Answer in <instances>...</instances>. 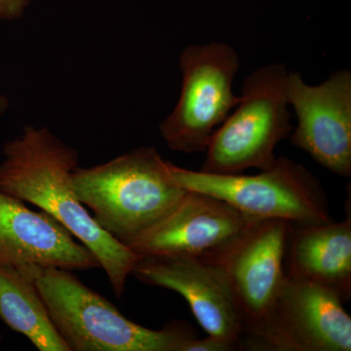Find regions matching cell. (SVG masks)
Segmentation results:
<instances>
[{
  "label": "cell",
  "instance_id": "1",
  "mask_svg": "<svg viewBox=\"0 0 351 351\" xmlns=\"http://www.w3.org/2000/svg\"><path fill=\"white\" fill-rule=\"evenodd\" d=\"M0 163V191L40 208L93 254L119 299L142 256L108 234L76 195L71 174L78 154L47 128L27 126L6 143Z\"/></svg>",
  "mask_w": 351,
  "mask_h": 351
},
{
  "label": "cell",
  "instance_id": "2",
  "mask_svg": "<svg viewBox=\"0 0 351 351\" xmlns=\"http://www.w3.org/2000/svg\"><path fill=\"white\" fill-rule=\"evenodd\" d=\"M71 179L97 223L125 246L162 219L186 191L152 147L94 167H76Z\"/></svg>",
  "mask_w": 351,
  "mask_h": 351
},
{
  "label": "cell",
  "instance_id": "3",
  "mask_svg": "<svg viewBox=\"0 0 351 351\" xmlns=\"http://www.w3.org/2000/svg\"><path fill=\"white\" fill-rule=\"evenodd\" d=\"M16 269L38 289L71 351H182L195 338L184 324L152 330L129 320L69 270L38 265Z\"/></svg>",
  "mask_w": 351,
  "mask_h": 351
},
{
  "label": "cell",
  "instance_id": "4",
  "mask_svg": "<svg viewBox=\"0 0 351 351\" xmlns=\"http://www.w3.org/2000/svg\"><path fill=\"white\" fill-rule=\"evenodd\" d=\"M285 64L261 66L244 80L237 107L212 135L203 172L239 174L276 163L277 145L292 131Z\"/></svg>",
  "mask_w": 351,
  "mask_h": 351
},
{
  "label": "cell",
  "instance_id": "5",
  "mask_svg": "<svg viewBox=\"0 0 351 351\" xmlns=\"http://www.w3.org/2000/svg\"><path fill=\"white\" fill-rule=\"evenodd\" d=\"M169 170L182 189L223 200L252 221L281 219L300 226L332 221L319 181L285 156L256 175L212 174L171 162Z\"/></svg>",
  "mask_w": 351,
  "mask_h": 351
},
{
  "label": "cell",
  "instance_id": "6",
  "mask_svg": "<svg viewBox=\"0 0 351 351\" xmlns=\"http://www.w3.org/2000/svg\"><path fill=\"white\" fill-rule=\"evenodd\" d=\"M182 87L179 101L159 126L172 151L205 152L212 135L239 104L233 82L240 59L223 43L189 45L180 56Z\"/></svg>",
  "mask_w": 351,
  "mask_h": 351
},
{
  "label": "cell",
  "instance_id": "7",
  "mask_svg": "<svg viewBox=\"0 0 351 351\" xmlns=\"http://www.w3.org/2000/svg\"><path fill=\"white\" fill-rule=\"evenodd\" d=\"M338 293L286 274L265 326L246 346L277 351H350L351 318Z\"/></svg>",
  "mask_w": 351,
  "mask_h": 351
},
{
  "label": "cell",
  "instance_id": "8",
  "mask_svg": "<svg viewBox=\"0 0 351 351\" xmlns=\"http://www.w3.org/2000/svg\"><path fill=\"white\" fill-rule=\"evenodd\" d=\"M291 223L281 219L255 221L219 258L244 322L242 348L269 321L286 279L284 261Z\"/></svg>",
  "mask_w": 351,
  "mask_h": 351
},
{
  "label": "cell",
  "instance_id": "9",
  "mask_svg": "<svg viewBox=\"0 0 351 351\" xmlns=\"http://www.w3.org/2000/svg\"><path fill=\"white\" fill-rule=\"evenodd\" d=\"M255 221L223 200L186 191L169 213L127 247L142 257L182 256L215 263Z\"/></svg>",
  "mask_w": 351,
  "mask_h": 351
},
{
  "label": "cell",
  "instance_id": "10",
  "mask_svg": "<svg viewBox=\"0 0 351 351\" xmlns=\"http://www.w3.org/2000/svg\"><path fill=\"white\" fill-rule=\"evenodd\" d=\"M289 106L298 124L291 142L341 177L351 175V73L335 71L318 85L289 71Z\"/></svg>",
  "mask_w": 351,
  "mask_h": 351
},
{
  "label": "cell",
  "instance_id": "11",
  "mask_svg": "<svg viewBox=\"0 0 351 351\" xmlns=\"http://www.w3.org/2000/svg\"><path fill=\"white\" fill-rule=\"evenodd\" d=\"M131 274L147 285L179 293L208 336L242 348L243 318L218 263L182 256H147Z\"/></svg>",
  "mask_w": 351,
  "mask_h": 351
},
{
  "label": "cell",
  "instance_id": "12",
  "mask_svg": "<svg viewBox=\"0 0 351 351\" xmlns=\"http://www.w3.org/2000/svg\"><path fill=\"white\" fill-rule=\"evenodd\" d=\"M0 265L55 267L73 271L101 269L86 247L56 219L34 212L0 191Z\"/></svg>",
  "mask_w": 351,
  "mask_h": 351
},
{
  "label": "cell",
  "instance_id": "13",
  "mask_svg": "<svg viewBox=\"0 0 351 351\" xmlns=\"http://www.w3.org/2000/svg\"><path fill=\"white\" fill-rule=\"evenodd\" d=\"M290 267L304 277L336 291L343 302L351 295V218L341 223L291 225Z\"/></svg>",
  "mask_w": 351,
  "mask_h": 351
},
{
  "label": "cell",
  "instance_id": "14",
  "mask_svg": "<svg viewBox=\"0 0 351 351\" xmlns=\"http://www.w3.org/2000/svg\"><path fill=\"white\" fill-rule=\"evenodd\" d=\"M0 318L39 351H71L34 283L16 267L1 265Z\"/></svg>",
  "mask_w": 351,
  "mask_h": 351
},
{
  "label": "cell",
  "instance_id": "15",
  "mask_svg": "<svg viewBox=\"0 0 351 351\" xmlns=\"http://www.w3.org/2000/svg\"><path fill=\"white\" fill-rule=\"evenodd\" d=\"M237 346L223 339L208 336L207 338L197 339L193 338L186 341L182 351H232L237 350Z\"/></svg>",
  "mask_w": 351,
  "mask_h": 351
},
{
  "label": "cell",
  "instance_id": "16",
  "mask_svg": "<svg viewBox=\"0 0 351 351\" xmlns=\"http://www.w3.org/2000/svg\"><path fill=\"white\" fill-rule=\"evenodd\" d=\"M29 5V0H0V21L20 19Z\"/></svg>",
  "mask_w": 351,
  "mask_h": 351
},
{
  "label": "cell",
  "instance_id": "17",
  "mask_svg": "<svg viewBox=\"0 0 351 351\" xmlns=\"http://www.w3.org/2000/svg\"><path fill=\"white\" fill-rule=\"evenodd\" d=\"M9 108V101L6 97L0 96V117L6 112Z\"/></svg>",
  "mask_w": 351,
  "mask_h": 351
},
{
  "label": "cell",
  "instance_id": "18",
  "mask_svg": "<svg viewBox=\"0 0 351 351\" xmlns=\"http://www.w3.org/2000/svg\"><path fill=\"white\" fill-rule=\"evenodd\" d=\"M0 341H1V336H0Z\"/></svg>",
  "mask_w": 351,
  "mask_h": 351
}]
</instances>
